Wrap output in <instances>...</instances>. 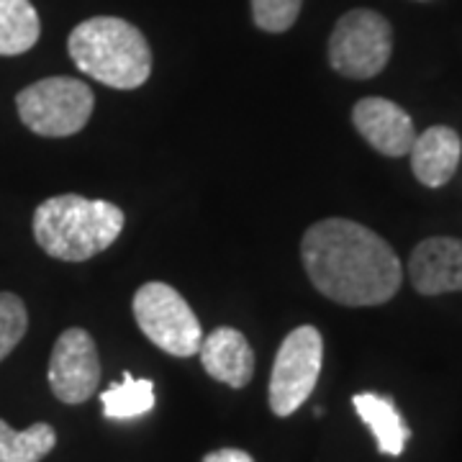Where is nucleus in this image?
Instances as JSON below:
<instances>
[{"instance_id": "obj_1", "label": "nucleus", "mask_w": 462, "mask_h": 462, "mask_svg": "<svg viewBox=\"0 0 462 462\" xmlns=\"http://www.w3.org/2000/svg\"><path fill=\"white\" fill-rule=\"evenodd\" d=\"M300 257L316 291L342 306H383L403 281L393 247L349 218L314 224L303 234Z\"/></svg>"}, {"instance_id": "obj_2", "label": "nucleus", "mask_w": 462, "mask_h": 462, "mask_svg": "<svg viewBox=\"0 0 462 462\" xmlns=\"http://www.w3.org/2000/svg\"><path fill=\"white\" fill-rule=\"evenodd\" d=\"M124 211L108 200L54 196L33 211V239L54 260L85 263L118 239Z\"/></svg>"}, {"instance_id": "obj_3", "label": "nucleus", "mask_w": 462, "mask_h": 462, "mask_svg": "<svg viewBox=\"0 0 462 462\" xmlns=\"http://www.w3.org/2000/svg\"><path fill=\"white\" fill-rule=\"evenodd\" d=\"M67 50L80 72L116 90H134L147 83L152 72L144 33L124 18H88L69 33Z\"/></svg>"}, {"instance_id": "obj_4", "label": "nucleus", "mask_w": 462, "mask_h": 462, "mask_svg": "<svg viewBox=\"0 0 462 462\" xmlns=\"http://www.w3.org/2000/svg\"><path fill=\"white\" fill-rule=\"evenodd\" d=\"M93 90L75 78H44L16 96L21 121L39 136H72L93 114Z\"/></svg>"}, {"instance_id": "obj_5", "label": "nucleus", "mask_w": 462, "mask_h": 462, "mask_svg": "<svg viewBox=\"0 0 462 462\" xmlns=\"http://www.w3.org/2000/svg\"><path fill=\"white\" fill-rule=\"evenodd\" d=\"M134 319L152 345L172 357L199 355L203 342L200 321L188 300L167 282H147L134 296Z\"/></svg>"}, {"instance_id": "obj_6", "label": "nucleus", "mask_w": 462, "mask_h": 462, "mask_svg": "<svg viewBox=\"0 0 462 462\" xmlns=\"http://www.w3.org/2000/svg\"><path fill=\"white\" fill-rule=\"evenodd\" d=\"M391 51V23L367 8H355L345 14L329 36V65L352 80L375 78L388 65Z\"/></svg>"}, {"instance_id": "obj_7", "label": "nucleus", "mask_w": 462, "mask_h": 462, "mask_svg": "<svg viewBox=\"0 0 462 462\" xmlns=\"http://www.w3.org/2000/svg\"><path fill=\"white\" fill-rule=\"evenodd\" d=\"M324 363V339L316 327H298L282 339L270 373V409L278 416L296 413L314 393Z\"/></svg>"}, {"instance_id": "obj_8", "label": "nucleus", "mask_w": 462, "mask_h": 462, "mask_svg": "<svg viewBox=\"0 0 462 462\" xmlns=\"http://www.w3.org/2000/svg\"><path fill=\"white\" fill-rule=\"evenodd\" d=\"M100 383V357L85 329H67L51 349L50 388L62 403H83Z\"/></svg>"}, {"instance_id": "obj_9", "label": "nucleus", "mask_w": 462, "mask_h": 462, "mask_svg": "<svg viewBox=\"0 0 462 462\" xmlns=\"http://www.w3.org/2000/svg\"><path fill=\"white\" fill-rule=\"evenodd\" d=\"M352 124L363 139L385 157L409 154L416 139L411 116L388 98H363L352 108Z\"/></svg>"}, {"instance_id": "obj_10", "label": "nucleus", "mask_w": 462, "mask_h": 462, "mask_svg": "<svg viewBox=\"0 0 462 462\" xmlns=\"http://www.w3.org/2000/svg\"><path fill=\"white\" fill-rule=\"evenodd\" d=\"M409 278L421 296H442L462 291V239H424L411 252Z\"/></svg>"}, {"instance_id": "obj_11", "label": "nucleus", "mask_w": 462, "mask_h": 462, "mask_svg": "<svg viewBox=\"0 0 462 462\" xmlns=\"http://www.w3.org/2000/svg\"><path fill=\"white\" fill-rule=\"evenodd\" d=\"M200 363L203 370L218 383L231 388H245L254 373V352L247 337L239 329L218 327L200 342Z\"/></svg>"}, {"instance_id": "obj_12", "label": "nucleus", "mask_w": 462, "mask_h": 462, "mask_svg": "<svg viewBox=\"0 0 462 462\" xmlns=\"http://www.w3.org/2000/svg\"><path fill=\"white\" fill-rule=\"evenodd\" d=\"M411 170L416 180L427 188H442L457 172L462 157V142L449 126H431L416 134L411 147Z\"/></svg>"}, {"instance_id": "obj_13", "label": "nucleus", "mask_w": 462, "mask_h": 462, "mask_svg": "<svg viewBox=\"0 0 462 462\" xmlns=\"http://www.w3.org/2000/svg\"><path fill=\"white\" fill-rule=\"evenodd\" d=\"M352 406L367 424V430L373 431L380 452L388 457H401L409 437H411V430L406 427L403 416L398 413L393 398L378 396V393H357L352 398Z\"/></svg>"}, {"instance_id": "obj_14", "label": "nucleus", "mask_w": 462, "mask_h": 462, "mask_svg": "<svg viewBox=\"0 0 462 462\" xmlns=\"http://www.w3.org/2000/svg\"><path fill=\"white\" fill-rule=\"evenodd\" d=\"M42 23L32 0H0V57H16L39 42Z\"/></svg>"}, {"instance_id": "obj_15", "label": "nucleus", "mask_w": 462, "mask_h": 462, "mask_svg": "<svg viewBox=\"0 0 462 462\" xmlns=\"http://www.w3.org/2000/svg\"><path fill=\"white\" fill-rule=\"evenodd\" d=\"M100 403L106 419L114 421L139 419L154 409V383L149 378H134L126 373L121 383L100 393Z\"/></svg>"}, {"instance_id": "obj_16", "label": "nucleus", "mask_w": 462, "mask_h": 462, "mask_svg": "<svg viewBox=\"0 0 462 462\" xmlns=\"http://www.w3.org/2000/svg\"><path fill=\"white\" fill-rule=\"evenodd\" d=\"M57 445V431L39 421L26 431H14L0 419V462H39Z\"/></svg>"}, {"instance_id": "obj_17", "label": "nucleus", "mask_w": 462, "mask_h": 462, "mask_svg": "<svg viewBox=\"0 0 462 462\" xmlns=\"http://www.w3.org/2000/svg\"><path fill=\"white\" fill-rule=\"evenodd\" d=\"M29 329L23 300L14 293H0V360H5Z\"/></svg>"}, {"instance_id": "obj_18", "label": "nucleus", "mask_w": 462, "mask_h": 462, "mask_svg": "<svg viewBox=\"0 0 462 462\" xmlns=\"http://www.w3.org/2000/svg\"><path fill=\"white\" fill-rule=\"evenodd\" d=\"M303 0H252L254 23L270 33L288 32L296 23Z\"/></svg>"}, {"instance_id": "obj_19", "label": "nucleus", "mask_w": 462, "mask_h": 462, "mask_svg": "<svg viewBox=\"0 0 462 462\" xmlns=\"http://www.w3.org/2000/svg\"><path fill=\"white\" fill-rule=\"evenodd\" d=\"M203 462H254V457L245 452V449H234V447H224V449H216L208 452Z\"/></svg>"}]
</instances>
